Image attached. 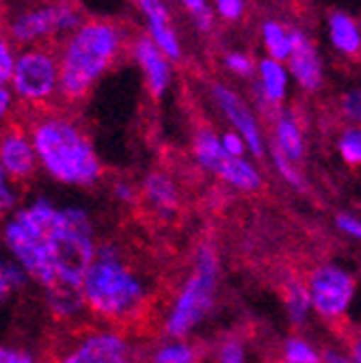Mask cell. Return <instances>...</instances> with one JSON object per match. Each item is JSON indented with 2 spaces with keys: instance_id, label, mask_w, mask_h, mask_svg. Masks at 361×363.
I'll use <instances>...</instances> for the list:
<instances>
[{
  "instance_id": "cell-1",
  "label": "cell",
  "mask_w": 361,
  "mask_h": 363,
  "mask_svg": "<svg viewBox=\"0 0 361 363\" xmlns=\"http://www.w3.org/2000/svg\"><path fill=\"white\" fill-rule=\"evenodd\" d=\"M82 296L87 309L113 325H137L148 311L150 294L145 281L121 247L106 242L82 279Z\"/></svg>"
},
{
  "instance_id": "cell-2",
  "label": "cell",
  "mask_w": 361,
  "mask_h": 363,
  "mask_svg": "<svg viewBox=\"0 0 361 363\" xmlns=\"http://www.w3.org/2000/svg\"><path fill=\"white\" fill-rule=\"evenodd\" d=\"M26 128L39 164L63 184L91 186L102 175V164L82 128L67 115L48 108L28 111Z\"/></svg>"
},
{
  "instance_id": "cell-3",
  "label": "cell",
  "mask_w": 361,
  "mask_h": 363,
  "mask_svg": "<svg viewBox=\"0 0 361 363\" xmlns=\"http://www.w3.org/2000/svg\"><path fill=\"white\" fill-rule=\"evenodd\" d=\"M121 30L102 20L82 22L70 35L61 50V89L59 96L65 102H80L113 65L119 55Z\"/></svg>"
},
{
  "instance_id": "cell-4",
  "label": "cell",
  "mask_w": 361,
  "mask_h": 363,
  "mask_svg": "<svg viewBox=\"0 0 361 363\" xmlns=\"http://www.w3.org/2000/svg\"><path fill=\"white\" fill-rule=\"evenodd\" d=\"M9 86L18 102L28 111L48 108L57 98H61V57L48 43L22 48L16 55Z\"/></svg>"
},
{
  "instance_id": "cell-5",
  "label": "cell",
  "mask_w": 361,
  "mask_h": 363,
  "mask_svg": "<svg viewBox=\"0 0 361 363\" xmlns=\"http://www.w3.org/2000/svg\"><path fill=\"white\" fill-rule=\"evenodd\" d=\"M216 257L212 249L204 247L199 251L197 264L193 275L184 284L182 292L175 298L171 313L167 318V333L173 337H184L189 335L204 318L210 313L214 305V294H216Z\"/></svg>"
},
{
  "instance_id": "cell-6",
  "label": "cell",
  "mask_w": 361,
  "mask_h": 363,
  "mask_svg": "<svg viewBox=\"0 0 361 363\" xmlns=\"http://www.w3.org/2000/svg\"><path fill=\"white\" fill-rule=\"evenodd\" d=\"M82 26L78 11L67 3L57 5H37L16 13L7 24V35L18 48L43 45L52 37L72 35Z\"/></svg>"
},
{
  "instance_id": "cell-7",
  "label": "cell",
  "mask_w": 361,
  "mask_h": 363,
  "mask_svg": "<svg viewBox=\"0 0 361 363\" xmlns=\"http://www.w3.org/2000/svg\"><path fill=\"white\" fill-rule=\"evenodd\" d=\"M5 238L30 277H35L46 288H55L61 284L57 277V270L48 257L46 238H43L41 227L30 218L26 210H20L16 218L7 225Z\"/></svg>"
},
{
  "instance_id": "cell-8",
  "label": "cell",
  "mask_w": 361,
  "mask_h": 363,
  "mask_svg": "<svg viewBox=\"0 0 361 363\" xmlns=\"http://www.w3.org/2000/svg\"><path fill=\"white\" fill-rule=\"evenodd\" d=\"M307 290L311 307L318 311V315L325 320H338L352 303L355 279L338 266H318L309 275Z\"/></svg>"
},
{
  "instance_id": "cell-9",
  "label": "cell",
  "mask_w": 361,
  "mask_h": 363,
  "mask_svg": "<svg viewBox=\"0 0 361 363\" xmlns=\"http://www.w3.org/2000/svg\"><path fill=\"white\" fill-rule=\"evenodd\" d=\"M0 162L13 184L26 186L37 175L39 158L24 121L11 117L5 125H0Z\"/></svg>"
},
{
  "instance_id": "cell-10",
  "label": "cell",
  "mask_w": 361,
  "mask_h": 363,
  "mask_svg": "<svg viewBox=\"0 0 361 363\" xmlns=\"http://www.w3.org/2000/svg\"><path fill=\"white\" fill-rule=\"evenodd\" d=\"M57 363H130V346L115 333H91Z\"/></svg>"
},
{
  "instance_id": "cell-11",
  "label": "cell",
  "mask_w": 361,
  "mask_h": 363,
  "mask_svg": "<svg viewBox=\"0 0 361 363\" xmlns=\"http://www.w3.org/2000/svg\"><path fill=\"white\" fill-rule=\"evenodd\" d=\"M214 96H216V102L221 104L223 113L228 115V119L234 123L238 134L245 139L247 147L253 152V156L262 158L264 156L262 134H260L257 121L251 115V111L247 108V104H243V100L234 94V91L225 89V86H214Z\"/></svg>"
},
{
  "instance_id": "cell-12",
  "label": "cell",
  "mask_w": 361,
  "mask_h": 363,
  "mask_svg": "<svg viewBox=\"0 0 361 363\" xmlns=\"http://www.w3.org/2000/svg\"><path fill=\"white\" fill-rule=\"evenodd\" d=\"M292 52L288 57L290 69L294 78L301 82V86L313 91L321 84V61L316 55L313 45L301 30H292Z\"/></svg>"
},
{
  "instance_id": "cell-13",
  "label": "cell",
  "mask_w": 361,
  "mask_h": 363,
  "mask_svg": "<svg viewBox=\"0 0 361 363\" xmlns=\"http://www.w3.org/2000/svg\"><path fill=\"white\" fill-rule=\"evenodd\" d=\"M134 57H137L139 65L145 72L152 96H162L169 84V65L165 61L162 50L154 43V39L143 37L137 41V45H134Z\"/></svg>"
},
{
  "instance_id": "cell-14",
  "label": "cell",
  "mask_w": 361,
  "mask_h": 363,
  "mask_svg": "<svg viewBox=\"0 0 361 363\" xmlns=\"http://www.w3.org/2000/svg\"><path fill=\"white\" fill-rule=\"evenodd\" d=\"M139 5H141L143 13L148 16L150 35H152L154 43L162 50V55L169 59H179V43L169 24V13L162 5V0H139Z\"/></svg>"
},
{
  "instance_id": "cell-15",
  "label": "cell",
  "mask_w": 361,
  "mask_h": 363,
  "mask_svg": "<svg viewBox=\"0 0 361 363\" xmlns=\"http://www.w3.org/2000/svg\"><path fill=\"white\" fill-rule=\"evenodd\" d=\"M216 175L223 177L228 184L240 189V191H255L262 184L257 171L240 156H228V158H225V162L221 164Z\"/></svg>"
},
{
  "instance_id": "cell-16",
  "label": "cell",
  "mask_w": 361,
  "mask_h": 363,
  "mask_svg": "<svg viewBox=\"0 0 361 363\" xmlns=\"http://www.w3.org/2000/svg\"><path fill=\"white\" fill-rule=\"evenodd\" d=\"M143 193L150 199V203L154 206V210L162 212V214H171L177 208V193L175 186L171 184V179L162 173H150L145 184H143Z\"/></svg>"
},
{
  "instance_id": "cell-17",
  "label": "cell",
  "mask_w": 361,
  "mask_h": 363,
  "mask_svg": "<svg viewBox=\"0 0 361 363\" xmlns=\"http://www.w3.org/2000/svg\"><path fill=\"white\" fill-rule=\"evenodd\" d=\"M331 41L333 45L344 55H355L361 48V33L357 24L346 13H333L329 20Z\"/></svg>"
},
{
  "instance_id": "cell-18",
  "label": "cell",
  "mask_w": 361,
  "mask_h": 363,
  "mask_svg": "<svg viewBox=\"0 0 361 363\" xmlns=\"http://www.w3.org/2000/svg\"><path fill=\"white\" fill-rule=\"evenodd\" d=\"M260 74H262L264 98L270 104L282 102L284 94H286V69L282 67V63L275 59H264L260 63Z\"/></svg>"
},
{
  "instance_id": "cell-19",
  "label": "cell",
  "mask_w": 361,
  "mask_h": 363,
  "mask_svg": "<svg viewBox=\"0 0 361 363\" xmlns=\"http://www.w3.org/2000/svg\"><path fill=\"white\" fill-rule=\"evenodd\" d=\"M277 150L290 158L292 162L294 160H301L303 156V139H301V130L294 121V117L290 115H282L277 119Z\"/></svg>"
},
{
  "instance_id": "cell-20",
  "label": "cell",
  "mask_w": 361,
  "mask_h": 363,
  "mask_svg": "<svg viewBox=\"0 0 361 363\" xmlns=\"http://www.w3.org/2000/svg\"><path fill=\"white\" fill-rule=\"evenodd\" d=\"M195 154L197 160L212 173H216L221 169V164L225 162L230 154L223 150V143L216 139V136L210 130H201L195 139Z\"/></svg>"
},
{
  "instance_id": "cell-21",
  "label": "cell",
  "mask_w": 361,
  "mask_h": 363,
  "mask_svg": "<svg viewBox=\"0 0 361 363\" xmlns=\"http://www.w3.org/2000/svg\"><path fill=\"white\" fill-rule=\"evenodd\" d=\"M284 298H286V307H288L292 323L303 325L307 320V313H309V307H311L307 286L301 284L299 279H290L286 284V288H284Z\"/></svg>"
},
{
  "instance_id": "cell-22",
  "label": "cell",
  "mask_w": 361,
  "mask_h": 363,
  "mask_svg": "<svg viewBox=\"0 0 361 363\" xmlns=\"http://www.w3.org/2000/svg\"><path fill=\"white\" fill-rule=\"evenodd\" d=\"M264 43L275 61H284L292 52V35L277 22L264 24Z\"/></svg>"
},
{
  "instance_id": "cell-23",
  "label": "cell",
  "mask_w": 361,
  "mask_h": 363,
  "mask_svg": "<svg viewBox=\"0 0 361 363\" xmlns=\"http://www.w3.org/2000/svg\"><path fill=\"white\" fill-rule=\"evenodd\" d=\"M201 359V350L193 344L187 342H175V344H167L162 346L152 363H199Z\"/></svg>"
},
{
  "instance_id": "cell-24",
  "label": "cell",
  "mask_w": 361,
  "mask_h": 363,
  "mask_svg": "<svg viewBox=\"0 0 361 363\" xmlns=\"http://www.w3.org/2000/svg\"><path fill=\"white\" fill-rule=\"evenodd\" d=\"M284 357H286V363H323L318 352L299 337H292L286 342Z\"/></svg>"
},
{
  "instance_id": "cell-25",
  "label": "cell",
  "mask_w": 361,
  "mask_h": 363,
  "mask_svg": "<svg viewBox=\"0 0 361 363\" xmlns=\"http://www.w3.org/2000/svg\"><path fill=\"white\" fill-rule=\"evenodd\" d=\"M16 65V45L9 39L7 30L0 28V86L9 84Z\"/></svg>"
},
{
  "instance_id": "cell-26",
  "label": "cell",
  "mask_w": 361,
  "mask_h": 363,
  "mask_svg": "<svg viewBox=\"0 0 361 363\" xmlns=\"http://www.w3.org/2000/svg\"><path fill=\"white\" fill-rule=\"evenodd\" d=\"M340 154L348 164H361V130H348L342 134Z\"/></svg>"
},
{
  "instance_id": "cell-27",
  "label": "cell",
  "mask_w": 361,
  "mask_h": 363,
  "mask_svg": "<svg viewBox=\"0 0 361 363\" xmlns=\"http://www.w3.org/2000/svg\"><path fill=\"white\" fill-rule=\"evenodd\" d=\"M273 160H275V167H277V171L282 173V177L288 182V184H292V186H296V189H303V179H301V175H299V171L292 167V160L290 158H286L279 150H275V154H273Z\"/></svg>"
},
{
  "instance_id": "cell-28",
  "label": "cell",
  "mask_w": 361,
  "mask_h": 363,
  "mask_svg": "<svg viewBox=\"0 0 361 363\" xmlns=\"http://www.w3.org/2000/svg\"><path fill=\"white\" fill-rule=\"evenodd\" d=\"M218 363H245V346L236 340L225 342L218 350Z\"/></svg>"
},
{
  "instance_id": "cell-29",
  "label": "cell",
  "mask_w": 361,
  "mask_h": 363,
  "mask_svg": "<svg viewBox=\"0 0 361 363\" xmlns=\"http://www.w3.org/2000/svg\"><path fill=\"white\" fill-rule=\"evenodd\" d=\"M13 182L11 177L7 175L3 162H0V206H3L5 210L13 208L16 206V193H13Z\"/></svg>"
},
{
  "instance_id": "cell-30",
  "label": "cell",
  "mask_w": 361,
  "mask_h": 363,
  "mask_svg": "<svg viewBox=\"0 0 361 363\" xmlns=\"http://www.w3.org/2000/svg\"><path fill=\"white\" fill-rule=\"evenodd\" d=\"M16 94L9 84L0 86V125H5L13 117V106H16Z\"/></svg>"
},
{
  "instance_id": "cell-31",
  "label": "cell",
  "mask_w": 361,
  "mask_h": 363,
  "mask_svg": "<svg viewBox=\"0 0 361 363\" xmlns=\"http://www.w3.org/2000/svg\"><path fill=\"white\" fill-rule=\"evenodd\" d=\"M182 3L195 16V20L199 22L201 30L210 28V9L206 7V0H182Z\"/></svg>"
},
{
  "instance_id": "cell-32",
  "label": "cell",
  "mask_w": 361,
  "mask_h": 363,
  "mask_svg": "<svg viewBox=\"0 0 361 363\" xmlns=\"http://www.w3.org/2000/svg\"><path fill=\"white\" fill-rule=\"evenodd\" d=\"M223 150L225 152H228L230 156H243L245 154V139H243V136L240 134H236V132H228V134H225L223 136Z\"/></svg>"
},
{
  "instance_id": "cell-33",
  "label": "cell",
  "mask_w": 361,
  "mask_h": 363,
  "mask_svg": "<svg viewBox=\"0 0 361 363\" xmlns=\"http://www.w3.org/2000/svg\"><path fill=\"white\" fill-rule=\"evenodd\" d=\"M342 106H344L348 117L361 121V91H350V94H346Z\"/></svg>"
},
{
  "instance_id": "cell-34",
  "label": "cell",
  "mask_w": 361,
  "mask_h": 363,
  "mask_svg": "<svg viewBox=\"0 0 361 363\" xmlns=\"http://www.w3.org/2000/svg\"><path fill=\"white\" fill-rule=\"evenodd\" d=\"M218 13L228 20H236L243 13V0H216Z\"/></svg>"
},
{
  "instance_id": "cell-35",
  "label": "cell",
  "mask_w": 361,
  "mask_h": 363,
  "mask_svg": "<svg viewBox=\"0 0 361 363\" xmlns=\"http://www.w3.org/2000/svg\"><path fill=\"white\" fill-rule=\"evenodd\" d=\"M225 65H228L232 72H236V74H243V76L251 74V69H253L251 61H249L245 55H230L228 59H225Z\"/></svg>"
},
{
  "instance_id": "cell-36",
  "label": "cell",
  "mask_w": 361,
  "mask_h": 363,
  "mask_svg": "<svg viewBox=\"0 0 361 363\" xmlns=\"http://www.w3.org/2000/svg\"><path fill=\"white\" fill-rule=\"evenodd\" d=\"M338 225H340V230H344L352 238H359L361 240V220H357V218H352L348 214H340L338 216Z\"/></svg>"
},
{
  "instance_id": "cell-37",
  "label": "cell",
  "mask_w": 361,
  "mask_h": 363,
  "mask_svg": "<svg viewBox=\"0 0 361 363\" xmlns=\"http://www.w3.org/2000/svg\"><path fill=\"white\" fill-rule=\"evenodd\" d=\"M0 363H35V361H33V357L26 354V352L0 348Z\"/></svg>"
},
{
  "instance_id": "cell-38",
  "label": "cell",
  "mask_w": 361,
  "mask_h": 363,
  "mask_svg": "<svg viewBox=\"0 0 361 363\" xmlns=\"http://www.w3.org/2000/svg\"><path fill=\"white\" fill-rule=\"evenodd\" d=\"M11 281H9V275H7V264L0 262V301H5L11 292Z\"/></svg>"
},
{
  "instance_id": "cell-39",
  "label": "cell",
  "mask_w": 361,
  "mask_h": 363,
  "mask_svg": "<svg viewBox=\"0 0 361 363\" xmlns=\"http://www.w3.org/2000/svg\"><path fill=\"white\" fill-rule=\"evenodd\" d=\"M115 193H117V197H119V199H123V201H132V199H134V191H132V186L123 184V182H119V184H115Z\"/></svg>"
},
{
  "instance_id": "cell-40",
  "label": "cell",
  "mask_w": 361,
  "mask_h": 363,
  "mask_svg": "<svg viewBox=\"0 0 361 363\" xmlns=\"http://www.w3.org/2000/svg\"><path fill=\"white\" fill-rule=\"evenodd\" d=\"M350 359H352V363H361V331L355 335V340L350 344Z\"/></svg>"
},
{
  "instance_id": "cell-41",
  "label": "cell",
  "mask_w": 361,
  "mask_h": 363,
  "mask_svg": "<svg viewBox=\"0 0 361 363\" xmlns=\"http://www.w3.org/2000/svg\"><path fill=\"white\" fill-rule=\"evenodd\" d=\"M325 359H327V363H352V359H344V357H340L335 352H327Z\"/></svg>"
},
{
  "instance_id": "cell-42",
  "label": "cell",
  "mask_w": 361,
  "mask_h": 363,
  "mask_svg": "<svg viewBox=\"0 0 361 363\" xmlns=\"http://www.w3.org/2000/svg\"><path fill=\"white\" fill-rule=\"evenodd\" d=\"M3 212H5V208H3V206H0V218H3Z\"/></svg>"
}]
</instances>
